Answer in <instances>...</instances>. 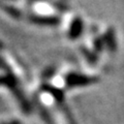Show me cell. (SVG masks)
<instances>
[{"instance_id":"cell-1","label":"cell","mask_w":124,"mask_h":124,"mask_svg":"<svg viewBox=\"0 0 124 124\" xmlns=\"http://www.w3.org/2000/svg\"><path fill=\"white\" fill-rule=\"evenodd\" d=\"M65 82L68 87H80V86H88L98 82L97 77L82 75L78 72H70L65 78Z\"/></svg>"},{"instance_id":"cell-2","label":"cell","mask_w":124,"mask_h":124,"mask_svg":"<svg viewBox=\"0 0 124 124\" xmlns=\"http://www.w3.org/2000/svg\"><path fill=\"white\" fill-rule=\"evenodd\" d=\"M28 20L32 24L46 27H56L61 23V18L58 16H44V15H29Z\"/></svg>"},{"instance_id":"cell-3","label":"cell","mask_w":124,"mask_h":124,"mask_svg":"<svg viewBox=\"0 0 124 124\" xmlns=\"http://www.w3.org/2000/svg\"><path fill=\"white\" fill-rule=\"evenodd\" d=\"M103 42L104 46H107L108 52L115 53L118 49V42H117V35H116V31L113 27H110L106 30V32L103 34Z\"/></svg>"},{"instance_id":"cell-4","label":"cell","mask_w":124,"mask_h":124,"mask_svg":"<svg viewBox=\"0 0 124 124\" xmlns=\"http://www.w3.org/2000/svg\"><path fill=\"white\" fill-rule=\"evenodd\" d=\"M83 31H84V21L80 17L73 18L68 28V37L70 39H77L83 34Z\"/></svg>"},{"instance_id":"cell-5","label":"cell","mask_w":124,"mask_h":124,"mask_svg":"<svg viewBox=\"0 0 124 124\" xmlns=\"http://www.w3.org/2000/svg\"><path fill=\"white\" fill-rule=\"evenodd\" d=\"M0 86H6L14 90L18 87V80L13 73H6L4 76H0Z\"/></svg>"},{"instance_id":"cell-6","label":"cell","mask_w":124,"mask_h":124,"mask_svg":"<svg viewBox=\"0 0 124 124\" xmlns=\"http://www.w3.org/2000/svg\"><path fill=\"white\" fill-rule=\"evenodd\" d=\"M0 8H1L5 14H7L8 16H10L13 19H16V20H20L22 18V11L16 7L14 5L10 4H0Z\"/></svg>"},{"instance_id":"cell-7","label":"cell","mask_w":124,"mask_h":124,"mask_svg":"<svg viewBox=\"0 0 124 124\" xmlns=\"http://www.w3.org/2000/svg\"><path fill=\"white\" fill-rule=\"evenodd\" d=\"M81 53L83 54L85 59H86L90 64L97 63L98 57H97V54H96L94 51H92V50L87 48V46H81Z\"/></svg>"},{"instance_id":"cell-8","label":"cell","mask_w":124,"mask_h":124,"mask_svg":"<svg viewBox=\"0 0 124 124\" xmlns=\"http://www.w3.org/2000/svg\"><path fill=\"white\" fill-rule=\"evenodd\" d=\"M93 48L95 50V53H101L104 48V42L102 37H95L93 39Z\"/></svg>"},{"instance_id":"cell-9","label":"cell","mask_w":124,"mask_h":124,"mask_svg":"<svg viewBox=\"0 0 124 124\" xmlns=\"http://www.w3.org/2000/svg\"><path fill=\"white\" fill-rule=\"evenodd\" d=\"M0 69L3 71H6V72H10V67H9V64L3 59L2 57H0Z\"/></svg>"},{"instance_id":"cell-10","label":"cell","mask_w":124,"mask_h":124,"mask_svg":"<svg viewBox=\"0 0 124 124\" xmlns=\"http://www.w3.org/2000/svg\"><path fill=\"white\" fill-rule=\"evenodd\" d=\"M55 70H56L55 67H52V66L48 67L44 72H42V76H44L45 78H51V77H53L54 73H55Z\"/></svg>"},{"instance_id":"cell-11","label":"cell","mask_w":124,"mask_h":124,"mask_svg":"<svg viewBox=\"0 0 124 124\" xmlns=\"http://www.w3.org/2000/svg\"><path fill=\"white\" fill-rule=\"evenodd\" d=\"M0 4H1V3H0Z\"/></svg>"}]
</instances>
